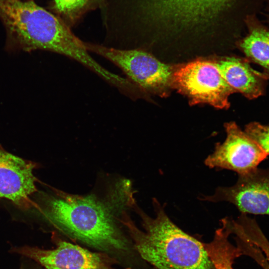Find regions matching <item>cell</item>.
<instances>
[{"label":"cell","mask_w":269,"mask_h":269,"mask_svg":"<svg viewBox=\"0 0 269 269\" xmlns=\"http://www.w3.org/2000/svg\"><path fill=\"white\" fill-rule=\"evenodd\" d=\"M102 189L84 195L57 189L39 192L35 206L71 238L111 255L127 254L133 245L123 232L122 220L136 207L132 182L112 179Z\"/></svg>","instance_id":"6da1fadb"},{"label":"cell","mask_w":269,"mask_h":269,"mask_svg":"<svg viewBox=\"0 0 269 269\" xmlns=\"http://www.w3.org/2000/svg\"><path fill=\"white\" fill-rule=\"evenodd\" d=\"M152 204L154 217L136 207L143 230L129 215L123 221L139 256L158 269H217L205 246L176 225L156 198Z\"/></svg>","instance_id":"7a4b0ae2"},{"label":"cell","mask_w":269,"mask_h":269,"mask_svg":"<svg viewBox=\"0 0 269 269\" xmlns=\"http://www.w3.org/2000/svg\"><path fill=\"white\" fill-rule=\"evenodd\" d=\"M0 15L7 31L9 51L55 52L71 31L60 18L31 0H0Z\"/></svg>","instance_id":"3957f363"},{"label":"cell","mask_w":269,"mask_h":269,"mask_svg":"<svg viewBox=\"0 0 269 269\" xmlns=\"http://www.w3.org/2000/svg\"><path fill=\"white\" fill-rule=\"evenodd\" d=\"M88 51L109 60L141 91L166 94L172 87L174 69L140 49H120L84 42Z\"/></svg>","instance_id":"277c9868"},{"label":"cell","mask_w":269,"mask_h":269,"mask_svg":"<svg viewBox=\"0 0 269 269\" xmlns=\"http://www.w3.org/2000/svg\"><path fill=\"white\" fill-rule=\"evenodd\" d=\"M268 0H137L140 19L149 25L159 16L182 23L208 19L219 10L239 1L255 15H259Z\"/></svg>","instance_id":"5b68a950"},{"label":"cell","mask_w":269,"mask_h":269,"mask_svg":"<svg viewBox=\"0 0 269 269\" xmlns=\"http://www.w3.org/2000/svg\"><path fill=\"white\" fill-rule=\"evenodd\" d=\"M172 87L188 98L191 104L205 103L219 109L230 106L234 93L222 77L216 62L192 61L174 69Z\"/></svg>","instance_id":"8992f818"},{"label":"cell","mask_w":269,"mask_h":269,"mask_svg":"<svg viewBox=\"0 0 269 269\" xmlns=\"http://www.w3.org/2000/svg\"><path fill=\"white\" fill-rule=\"evenodd\" d=\"M52 240L56 247L51 250L24 246L13 247L11 251L30 259L45 269H119L115 266L119 261L109 254L91 252L62 240L56 234Z\"/></svg>","instance_id":"52a82bcc"},{"label":"cell","mask_w":269,"mask_h":269,"mask_svg":"<svg viewBox=\"0 0 269 269\" xmlns=\"http://www.w3.org/2000/svg\"><path fill=\"white\" fill-rule=\"evenodd\" d=\"M224 127L226 138L223 142L217 143L213 152L205 159L207 166L243 175L258 168L269 156L236 122L226 123Z\"/></svg>","instance_id":"ba28073f"},{"label":"cell","mask_w":269,"mask_h":269,"mask_svg":"<svg viewBox=\"0 0 269 269\" xmlns=\"http://www.w3.org/2000/svg\"><path fill=\"white\" fill-rule=\"evenodd\" d=\"M199 199L211 202H229L242 214L269 215V169L257 168L239 175L233 185L219 186L211 195Z\"/></svg>","instance_id":"9c48e42d"},{"label":"cell","mask_w":269,"mask_h":269,"mask_svg":"<svg viewBox=\"0 0 269 269\" xmlns=\"http://www.w3.org/2000/svg\"><path fill=\"white\" fill-rule=\"evenodd\" d=\"M35 163L13 155L0 145V199L28 209L38 192L33 171Z\"/></svg>","instance_id":"30bf717a"},{"label":"cell","mask_w":269,"mask_h":269,"mask_svg":"<svg viewBox=\"0 0 269 269\" xmlns=\"http://www.w3.org/2000/svg\"><path fill=\"white\" fill-rule=\"evenodd\" d=\"M246 58L229 57L216 62L225 81L234 93H239L249 100L264 96L269 77L257 71Z\"/></svg>","instance_id":"8fae6325"},{"label":"cell","mask_w":269,"mask_h":269,"mask_svg":"<svg viewBox=\"0 0 269 269\" xmlns=\"http://www.w3.org/2000/svg\"><path fill=\"white\" fill-rule=\"evenodd\" d=\"M247 33L237 45L250 63L259 65L269 77V27L258 15L248 17Z\"/></svg>","instance_id":"7c38bea8"},{"label":"cell","mask_w":269,"mask_h":269,"mask_svg":"<svg viewBox=\"0 0 269 269\" xmlns=\"http://www.w3.org/2000/svg\"><path fill=\"white\" fill-rule=\"evenodd\" d=\"M105 0H52L54 14L69 27L77 24L88 12L101 9Z\"/></svg>","instance_id":"4fadbf2b"},{"label":"cell","mask_w":269,"mask_h":269,"mask_svg":"<svg viewBox=\"0 0 269 269\" xmlns=\"http://www.w3.org/2000/svg\"><path fill=\"white\" fill-rule=\"evenodd\" d=\"M244 131L269 155V124L251 122L245 126Z\"/></svg>","instance_id":"5bb4252c"},{"label":"cell","mask_w":269,"mask_h":269,"mask_svg":"<svg viewBox=\"0 0 269 269\" xmlns=\"http://www.w3.org/2000/svg\"><path fill=\"white\" fill-rule=\"evenodd\" d=\"M244 235L247 240L263 252L269 261V241L257 222H252L248 225Z\"/></svg>","instance_id":"9a60e30c"},{"label":"cell","mask_w":269,"mask_h":269,"mask_svg":"<svg viewBox=\"0 0 269 269\" xmlns=\"http://www.w3.org/2000/svg\"><path fill=\"white\" fill-rule=\"evenodd\" d=\"M260 16L265 23L269 24V0L267 1Z\"/></svg>","instance_id":"2e32d148"},{"label":"cell","mask_w":269,"mask_h":269,"mask_svg":"<svg viewBox=\"0 0 269 269\" xmlns=\"http://www.w3.org/2000/svg\"><path fill=\"white\" fill-rule=\"evenodd\" d=\"M19 269H43L38 266L34 265L23 263L21 265Z\"/></svg>","instance_id":"e0dca14e"}]
</instances>
